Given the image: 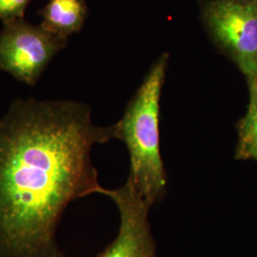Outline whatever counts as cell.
Listing matches in <instances>:
<instances>
[{"label":"cell","mask_w":257,"mask_h":257,"mask_svg":"<svg viewBox=\"0 0 257 257\" xmlns=\"http://www.w3.org/2000/svg\"><path fill=\"white\" fill-rule=\"evenodd\" d=\"M67 40L24 19L4 24L0 32V70L34 86Z\"/></svg>","instance_id":"obj_4"},{"label":"cell","mask_w":257,"mask_h":257,"mask_svg":"<svg viewBox=\"0 0 257 257\" xmlns=\"http://www.w3.org/2000/svg\"><path fill=\"white\" fill-rule=\"evenodd\" d=\"M32 0H0V20L3 24L23 19Z\"/></svg>","instance_id":"obj_8"},{"label":"cell","mask_w":257,"mask_h":257,"mask_svg":"<svg viewBox=\"0 0 257 257\" xmlns=\"http://www.w3.org/2000/svg\"><path fill=\"white\" fill-rule=\"evenodd\" d=\"M114 202L119 211L117 236L98 257H156L148 213L151 209L136 193L130 181L117 189L103 187L99 192Z\"/></svg>","instance_id":"obj_5"},{"label":"cell","mask_w":257,"mask_h":257,"mask_svg":"<svg viewBox=\"0 0 257 257\" xmlns=\"http://www.w3.org/2000/svg\"><path fill=\"white\" fill-rule=\"evenodd\" d=\"M40 14L42 28L55 37L67 40L82 29L88 7L85 0H49Z\"/></svg>","instance_id":"obj_6"},{"label":"cell","mask_w":257,"mask_h":257,"mask_svg":"<svg viewBox=\"0 0 257 257\" xmlns=\"http://www.w3.org/2000/svg\"><path fill=\"white\" fill-rule=\"evenodd\" d=\"M249 101L245 115L236 124L237 160H253L257 162V78L247 83Z\"/></svg>","instance_id":"obj_7"},{"label":"cell","mask_w":257,"mask_h":257,"mask_svg":"<svg viewBox=\"0 0 257 257\" xmlns=\"http://www.w3.org/2000/svg\"><path fill=\"white\" fill-rule=\"evenodd\" d=\"M201 19L213 43L245 76L257 78V1L201 0Z\"/></svg>","instance_id":"obj_3"},{"label":"cell","mask_w":257,"mask_h":257,"mask_svg":"<svg viewBox=\"0 0 257 257\" xmlns=\"http://www.w3.org/2000/svg\"><path fill=\"white\" fill-rule=\"evenodd\" d=\"M114 138L89 106L16 99L0 118V257H64L56 243L63 213L99 193L92 150Z\"/></svg>","instance_id":"obj_1"},{"label":"cell","mask_w":257,"mask_h":257,"mask_svg":"<svg viewBox=\"0 0 257 257\" xmlns=\"http://www.w3.org/2000/svg\"><path fill=\"white\" fill-rule=\"evenodd\" d=\"M232 2H236V3H240V4H248V3H252L255 2L257 0H230Z\"/></svg>","instance_id":"obj_9"},{"label":"cell","mask_w":257,"mask_h":257,"mask_svg":"<svg viewBox=\"0 0 257 257\" xmlns=\"http://www.w3.org/2000/svg\"><path fill=\"white\" fill-rule=\"evenodd\" d=\"M170 55L163 54L149 70L122 118L113 125L114 138L128 149V181L152 207L166 193L167 175L160 151V99Z\"/></svg>","instance_id":"obj_2"}]
</instances>
